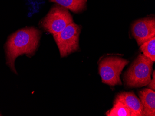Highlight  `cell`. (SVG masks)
I'll use <instances>...</instances> for the list:
<instances>
[{"label": "cell", "instance_id": "1", "mask_svg": "<svg viewBox=\"0 0 155 116\" xmlns=\"http://www.w3.org/2000/svg\"><path fill=\"white\" fill-rule=\"evenodd\" d=\"M41 32L31 27L18 30L10 36L6 44L7 64L16 73L15 63L17 57L21 55H31L39 44Z\"/></svg>", "mask_w": 155, "mask_h": 116}, {"label": "cell", "instance_id": "2", "mask_svg": "<svg viewBox=\"0 0 155 116\" xmlns=\"http://www.w3.org/2000/svg\"><path fill=\"white\" fill-rule=\"evenodd\" d=\"M154 63L143 54H139L124 74L125 85L128 87L148 85L151 80Z\"/></svg>", "mask_w": 155, "mask_h": 116}, {"label": "cell", "instance_id": "3", "mask_svg": "<svg viewBox=\"0 0 155 116\" xmlns=\"http://www.w3.org/2000/svg\"><path fill=\"white\" fill-rule=\"evenodd\" d=\"M127 60L118 57H107L99 64V72L104 83L110 86L121 85L120 74L125 66L128 64Z\"/></svg>", "mask_w": 155, "mask_h": 116}, {"label": "cell", "instance_id": "4", "mask_svg": "<svg viewBox=\"0 0 155 116\" xmlns=\"http://www.w3.org/2000/svg\"><path fill=\"white\" fill-rule=\"evenodd\" d=\"M80 33V27L73 22L67 26L64 30L53 35L61 57H66L79 50Z\"/></svg>", "mask_w": 155, "mask_h": 116}, {"label": "cell", "instance_id": "5", "mask_svg": "<svg viewBox=\"0 0 155 116\" xmlns=\"http://www.w3.org/2000/svg\"><path fill=\"white\" fill-rule=\"evenodd\" d=\"M73 22V18L68 9L61 6H55L44 18L42 26L46 31L54 35Z\"/></svg>", "mask_w": 155, "mask_h": 116}, {"label": "cell", "instance_id": "6", "mask_svg": "<svg viewBox=\"0 0 155 116\" xmlns=\"http://www.w3.org/2000/svg\"><path fill=\"white\" fill-rule=\"evenodd\" d=\"M132 34L139 45L155 36V20L145 18L137 20L131 27Z\"/></svg>", "mask_w": 155, "mask_h": 116}, {"label": "cell", "instance_id": "7", "mask_svg": "<svg viewBox=\"0 0 155 116\" xmlns=\"http://www.w3.org/2000/svg\"><path fill=\"white\" fill-rule=\"evenodd\" d=\"M115 100L127 106L135 116H143V108L140 99L132 92H123L117 96Z\"/></svg>", "mask_w": 155, "mask_h": 116}, {"label": "cell", "instance_id": "8", "mask_svg": "<svg viewBox=\"0 0 155 116\" xmlns=\"http://www.w3.org/2000/svg\"><path fill=\"white\" fill-rule=\"evenodd\" d=\"M139 98L143 108V116H155V92L150 88L139 92Z\"/></svg>", "mask_w": 155, "mask_h": 116}, {"label": "cell", "instance_id": "9", "mask_svg": "<svg viewBox=\"0 0 155 116\" xmlns=\"http://www.w3.org/2000/svg\"><path fill=\"white\" fill-rule=\"evenodd\" d=\"M50 2L59 4L63 7L78 13L85 9L87 0H49Z\"/></svg>", "mask_w": 155, "mask_h": 116}, {"label": "cell", "instance_id": "10", "mask_svg": "<svg viewBox=\"0 0 155 116\" xmlns=\"http://www.w3.org/2000/svg\"><path fill=\"white\" fill-rule=\"evenodd\" d=\"M108 116H135L127 106L122 102L115 100L114 106L106 113Z\"/></svg>", "mask_w": 155, "mask_h": 116}, {"label": "cell", "instance_id": "11", "mask_svg": "<svg viewBox=\"0 0 155 116\" xmlns=\"http://www.w3.org/2000/svg\"><path fill=\"white\" fill-rule=\"evenodd\" d=\"M140 49L143 52V55L155 62V36L141 45Z\"/></svg>", "mask_w": 155, "mask_h": 116}, {"label": "cell", "instance_id": "12", "mask_svg": "<svg viewBox=\"0 0 155 116\" xmlns=\"http://www.w3.org/2000/svg\"><path fill=\"white\" fill-rule=\"evenodd\" d=\"M155 71H153V74H152V79L150 80V82L148 84V87L150 89L155 91Z\"/></svg>", "mask_w": 155, "mask_h": 116}, {"label": "cell", "instance_id": "13", "mask_svg": "<svg viewBox=\"0 0 155 116\" xmlns=\"http://www.w3.org/2000/svg\"><path fill=\"white\" fill-rule=\"evenodd\" d=\"M0 116H1V114H0Z\"/></svg>", "mask_w": 155, "mask_h": 116}]
</instances>
